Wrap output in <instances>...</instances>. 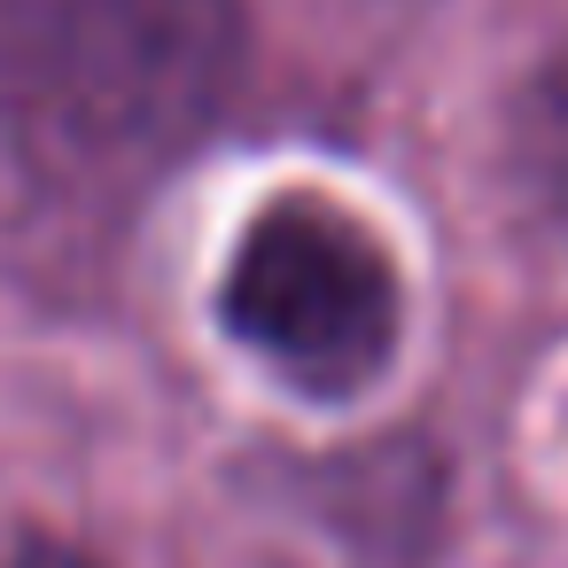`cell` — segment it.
Returning a JSON list of instances; mask_svg holds the SVG:
<instances>
[{
  "mask_svg": "<svg viewBox=\"0 0 568 568\" xmlns=\"http://www.w3.org/2000/svg\"><path fill=\"white\" fill-rule=\"evenodd\" d=\"M242 79V0H0V118L87 195L156 180Z\"/></svg>",
  "mask_w": 568,
  "mask_h": 568,
  "instance_id": "cell-1",
  "label": "cell"
},
{
  "mask_svg": "<svg viewBox=\"0 0 568 568\" xmlns=\"http://www.w3.org/2000/svg\"><path fill=\"white\" fill-rule=\"evenodd\" d=\"M219 312L234 343H250L273 374H288L312 397L366 389L389 366L405 320L382 242L351 211L312 195H281L242 226Z\"/></svg>",
  "mask_w": 568,
  "mask_h": 568,
  "instance_id": "cell-2",
  "label": "cell"
},
{
  "mask_svg": "<svg viewBox=\"0 0 568 568\" xmlns=\"http://www.w3.org/2000/svg\"><path fill=\"white\" fill-rule=\"evenodd\" d=\"M506 164H514L521 203L568 242V48L521 87L514 133H506Z\"/></svg>",
  "mask_w": 568,
  "mask_h": 568,
  "instance_id": "cell-3",
  "label": "cell"
}]
</instances>
